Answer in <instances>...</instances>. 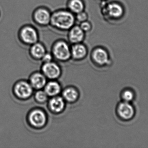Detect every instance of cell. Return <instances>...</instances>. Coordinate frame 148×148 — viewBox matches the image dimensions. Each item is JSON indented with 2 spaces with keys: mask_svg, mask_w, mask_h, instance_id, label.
I'll use <instances>...</instances> for the list:
<instances>
[{
  "mask_svg": "<svg viewBox=\"0 0 148 148\" xmlns=\"http://www.w3.org/2000/svg\"><path fill=\"white\" fill-rule=\"evenodd\" d=\"M44 88V91L47 93V95L52 97L58 95L61 90L60 84L57 82L54 81H50L47 83Z\"/></svg>",
  "mask_w": 148,
  "mask_h": 148,
  "instance_id": "obj_17",
  "label": "cell"
},
{
  "mask_svg": "<svg viewBox=\"0 0 148 148\" xmlns=\"http://www.w3.org/2000/svg\"><path fill=\"white\" fill-rule=\"evenodd\" d=\"M46 53L45 46L41 43L37 42L30 46L29 53L33 58L42 59Z\"/></svg>",
  "mask_w": 148,
  "mask_h": 148,
  "instance_id": "obj_14",
  "label": "cell"
},
{
  "mask_svg": "<svg viewBox=\"0 0 148 148\" xmlns=\"http://www.w3.org/2000/svg\"><path fill=\"white\" fill-rule=\"evenodd\" d=\"M52 13L45 7H39L33 12V19L34 22L40 26L45 27L50 25Z\"/></svg>",
  "mask_w": 148,
  "mask_h": 148,
  "instance_id": "obj_5",
  "label": "cell"
},
{
  "mask_svg": "<svg viewBox=\"0 0 148 148\" xmlns=\"http://www.w3.org/2000/svg\"><path fill=\"white\" fill-rule=\"evenodd\" d=\"M119 116L123 120H129L133 118L134 115V109L129 102L123 101L118 105L117 109Z\"/></svg>",
  "mask_w": 148,
  "mask_h": 148,
  "instance_id": "obj_11",
  "label": "cell"
},
{
  "mask_svg": "<svg viewBox=\"0 0 148 148\" xmlns=\"http://www.w3.org/2000/svg\"><path fill=\"white\" fill-rule=\"evenodd\" d=\"M67 6V9L75 15L84 10L85 8L83 0H68Z\"/></svg>",
  "mask_w": 148,
  "mask_h": 148,
  "instance_id": "obj_16",
  "label": "cell"
},
{
  "mask_svg": "<svg viewBox=\"0 0 148 148\" xmlns=\"http://www.w3.org/2000/svg\"><path fill=\"white\" fill-rule=\"evenodd\" d=\"M62 96L65 101L69 102H73L76 101L78 97V92L75 89L73 88H67L63 91Z\"/></svg>",
  "mask_w": 148,
  "mask_h": 148,
  "instance_id": "obj_18",
  "label": "cell"
},
{
  "mask_svg": "<svg viewBox=\"0 0 148 148\" xmlns=\"http://www.w3.org/2000/svg\"><path fill=\"white\" fill-rule=\"evenodd\" d=\"M71 56L75 59L84 58L87 54V47L82 43L73 44L71 47Z\"/></svg>",
  "mask_w": 148,
  "mask_h": 148,
  "instance_id": "obj_13",
  "label": "cell"
},
{
  "mask_svg": "<svg viewBox=\"0 0 148 148\" xmlns=\"http://www.w3.org/2000/svg\"><path fill=\"white\" fill-rule=\"evenodd\" d=\"M42 59L44 63L52 61L53 59V54H51L49 53H46Z\"/></svg>",
  "mask_w": 148,
  "mask_h": 148,
  "instance_id": "obj_23",
  "label": "cell"
},
{
  "mask_svg": "<svg viewBox=\"0 0 148 148\" xmlns=\"http://www.w3.org/2000/svg\"><path fill=\"white\" fill-rule=\"evenodd\" d=\"M92 57L95 62L98 65H105L109 61L108 51L101 47H97L93 50Z\"/></svg>",
  "mask_w": 148,
  "mask_h": 148,
  "instance_id": "obj_10",
  "label": "cell"
},
{
  "mask_svg": "<svg viewBox=\"0 0 148 148\" xmlns=\"http://www.w3.org/2000/svg\"><path fill=\"white\" fill-rule=\"evenodd\" d=\"M52 53L58 60L67 61L71 56V47L65 40H58L53 44Z\"/></svg>",
  "mask_w": 148,
  "mask_h": 148,
  "instance_id": "obj_4",
  "label": "cell"
},
{
  "mask_svg": "<svg viewBox=\"0 0 148 148\" xmlns=\"http://www.w3.org/2000/svg\"><path fill=\"white\" fill-rule=\"evenodd\" d=\"M75 21L74 14L67 9H60L52 13L50 25L58 30L69 31Z\"/></svg>",
  "mask_w": 148,
  "mask_h": 148,
  "instance_id": "obj_1",
  "label": "cell"
},
{
  "mask_svg": "<svg viewBox=\"0 0 148 148\" xmlns=\"http://www.w3.org/2000/svg\"><path fill=\"white\" fill-rule=\"evenodd\" d=\"M65 106V100L63 97L56 96L53 97L49 101V108L54 113H59L62 112Z\"/></svg>",
  "mask_w": 148,
  "mask_h": 148,
  "instance_id": "obj_15",
  "label": "cell"
},
{
  "mask_svg": "<svg viewBox=\"0 0 148 148\" xmlns=\"http://www.w3.org/2000/svg\"><path fill=\"white\" fill-rule=\"evenodd\" d=\"M48 96L47 94L45 91L39 89V91H37L35 95V100L38 102L42 103L45 102L48 99Z\"/></svg>",
  "mask_w": 148,
  "mask_h": 148,
  "instance_id": "obj_19",
  "label": "cell"
},
{
  "mask_svg": "<svg viewBox=\"0 0 148 148\" xmlns=\"http://www.w3.org/2000/svg\"><path fill=\"white\" fill-rule=\"evenodd\" d=\"M85 37V33L79 25H74L68 31V39L72 44L82 43Z\"/></svg>",
  "mask_w": 148,
  "mask_h": 148,
  "instance_id": "obj_9",
  "label": "cell"
},
{
  "mask_svg": "<svg viewBox=\"0 0 148 148\" xmlns=\"http://www.w3.org/2000/svg\"><path fill=\"white\" fill-rule=\"evenodd\" d=\"M19 39L22 43L27 45L32 44L38 42L39 36L37 30L30 25L23 26L19 31Z\"/></svg>",
  "mask_w": 148,
  "mask_h": 148,
  "instance_id": "obj_2",
  "label": "cell"
},
{
  "mask_svg": "<svg viewBox=\"0 0 148 148\" xmlns=\"http://www.w3.org/2000/svg\"><path fill=\"white\" fill-rule=\"evenodd\" d=\"M33 89H34L29 82L20 80L14 84L12 92L15 97L18 100H26L31 96Z\"/></svg>",
  "mask_w": 148,
  "mask_h": 148,
  "instance_id": "obj_3",
  "label": "cell"
},
{
  "mask_svg": "<svg viewBox=\"0 0 148 148\" xmlns=\"http://www.w3.org/2000/svg\"><path fill=\"white\" fill-rule=\"evenodd\" d=\"M122 97L124 101L129 103L133 101L134 97V94L133 91L130 89L124 90L122 95Z\"/></svg>",
  "mask_w": 148,
  "mask_h": 148,
  "instance_id": "obj_20",
  "label": "cell"
},
{
  "mask_svg": "<svg viewBox=\"0 0 148 148\" xmlns=\"http://www.w3.org/2000/svg\"><path fill=\"white\" fill-rule=\"evenodd\" d=\"M75 15V17L76 21H77L80 23L84 21H87L88 18V13L84 10Z\"/></svg>",
  "mask_w": 148,
  "mask_h": 148,
  "instance_id": "obj_21",
  "label": "cell"
},
{
  "mask_svg": "<svg viewBox=\"0 0 148 148\" xmlns=\"http://www.w3.org/2000/svg\"><path fill=\"white\" fill-rule=\"evenodd\" d=\"M27 120L29 123L32 127L40 128L46 124L47 117L46 114L42 110L35 109L32 110L29 114Z\"/></svg>",
  "mask_w": 148,
  "mask_h": 148,
  "instance_id": "obj_6",
  "label": "cell"
},
{
  "mask_svg": "<svg viewBox=\"0 0 148 148\" xmlns=\"http://www.w3.org/2000/svg\"><path fill=\"white\" fill-rule=\"evenodd\" d=\"M29 83L33 89L39 90L45 87L47 84V79L43 74L35 73L30 76Z\"/></svg>",
  "mask_w": 148,
  "mask_h": 148,
  "instance_id": "obj_12",
  "label": "cell"
},
{
  "mask_svg": "<svg viewBox=\"0 0 148 148\" xmlns=\"http://www.w3.org/2000/svg\"><path fill=\"white\" fill-rule=\"evenodd\" d=\"M42 70L45 76L50 79H56L60 76L61 74L60 67L58 64L52 61L44 63Z\"/></svg>",
  "mask_w": 148,
  "mask_h": 148,
  "instance_id": "obj_8",
  "label": "cell"
},
{
  "mask_svg": "<svg viewBox=\"0 0 148 148\" xmlns=\"http://www.w3.org/2000/svg\"><path fill=\"white\" fill-rule=\"evenodd\" d=\"M79 26H80V28H82V29L84 31L85 34L90 32V30L92 29V24L88 20L84 21L80 23Z\"/></svg>",
  "mask_w": 148,
  "mask_h": 148,
  "instance_id": "obj_22",
  "label": "cell"
},
{
  "mask_svg": "<svg viewBox=\"0 0 148 148\" xmlns=\"http://www.w3.org/2000/svg\"><path fill=\"white\" fill-rule=\"evenodd\" d=\"M105 14L111 19L121 18L124 10L122 6L117 2H112L108 4L105 9Z\"/></svg>",
  "mask_w": 148,
  "mask_h": 148,
  "instance_id": "obj_7",
  "label": "cell"
}]
</instances>
